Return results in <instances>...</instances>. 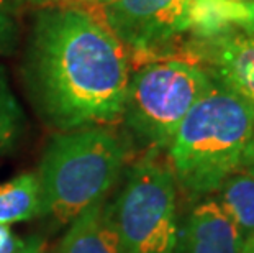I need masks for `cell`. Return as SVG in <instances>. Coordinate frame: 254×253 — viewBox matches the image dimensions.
<instances>
[{"instance_id": "obj_6", "label": "cell", "mask_w": 254, "mask_h": 253, "mask_svg": "<svg viewBox=\"0 0 254 253\" xmlns=\"http://www.w3.org/2000/svg\"><path fill=\"white\" fill-rule=\"evenodd\" d=\"M192 0H113L105 21L117 40L134 50H154L190 30Z\"/></svg>"}, {"instance_id": "obj_3", "label": "cell", "mask_w": 254, "mask_h": 253, "mask_svg": "<svg viewBox=\"0 0 254 253\" xmlns=\"http://www.w3.org/2000/svg\"><path fill=\"white\" fill-rule=\"evenodd\" d=\"M127 160L128 143L107 125L53 135L36 173L41 215L67 225L87 207L104 201L120 179Z\"/></svg>"}, {"instance_id": "obj_15", "label": "cell", "mask_w": 254, "mask_h": 253, "mask_svg": "<svg viewBox=\"0 0 254 253\" xmlns=\"http://www.w3.org/2000/svg\"><path fill=\"white\" fill-rule=\"evenodd\" d=\"M33 237H18L13 234L10 225H0V253H21L30 247Z\"/></svg>"}, {"instance_id": "obj_17", "label": "cell", "mask_w": 254, "mask_h": 253, "mask_svg": "<svg viewBox=\"0 0 254 253\" xmlns=\"http://www.w3.org/2000/svg\"><path fill=\"white\" fill-rule=\"evenodd\" d=\"M236 173H243V174L254 176V135L251 138L250 145H248L245 155H243L241 163H240V168H238Z\"/></svg>"}, {"instance_id": "obj_10", "label": "cell", "mask_w": 254, "mask_h": 253, "mask_svg": "<svg viewBox=\"0 0 254 253\" xmlns=\"http://www.w3.org/2000/svg\"><path fill=\"white\" fill-rule=\"evenodd\" d=\"M254 3L236 0H192L190 30L197 40L243 31L250 33Z\"/></svg>"}, {"instance_id": "obj_16", "label": "cell", "mask_w": 254, "mask_h": 253, "mask_svg": "<svg viewBox=\"0 0 254 253\" xmlns=\"http://www.w3.org/2000/svg\"><path fill=\"white\" fill-rule=\"evenodd\" d=\"M55 2L56 0H0V10L5 13H12L30 7H46Z\"/></svg>"}, {"instance_id": "obj_22", "label": "cell", "mask_w": 254, "mask_h": 253, "mask_svg": "<svg viewBox=\"0 0 254 253\" xmlns=\"http://www.w3.org/2000/svg\"><path fill=\"white\" fill-rule=\"evenodd\" d=\"M236 2H245V3H254V0H236Z\"/></svg>"}, {"instance_id": "obj_4", "label": "cell", "mask_w": 254, "mask_h": 253, "mask_svg": "<svg viewBox=\"0 0 254 253\" xmlns=\"http://www.w3.org/2000/svg\"><path fill=\"white\" fill-rule=\"evenodd\" d=\"M213 78L197 64L167 59L129 76L122 120L149 150H167L181 122L212 87Z\"/></svg>"}, {"instance_id": "obj_11", "label": "cell", "mask_w": 254, "mask_h": 253, "mask_svg": "<svg viewBox=\"0 0 254 253\" xmlns=\"http://www.w3.org/2000/svg\"><path fill=\"white\" fill-rule=\"evenodd\" d=\"M41 196L36 173H23L0 184V225L40 217Z\"/></svg>"}, {"instance_id": "obj_18", "label": "cell", "mask_w": 254, "mask_h": 253, "mask_svg": "<svg viewBox=\"0 0 254 253\" xmlns=\"http://www.w3.org/2000/svg\"><path fill=\"white\" fill-rule=\"evenodd\" d=\"M45 250H46L45 240H43L41 237L35 235V239H33V242L30 244V247H28V249H26L25 252H21V253H43Z\"/></svg>"}, {"instance_id": "obj_1", "label": "cell", "mask_w": 254, "mask_h": 253, "mask_svg": "<svg viewBox=\"0 0 254 253\" xmlns=\"http://www.w3.org/2000/svg\"><path fill=\"white\" fill-rule=\"evenodd\" d=\"M30 100L59 132L122 120L129 83L123 45L77 7H43L35 15L23 61Z\"/></svg>"}, {"instance_id": "obj_5", "label": "cell", "mask_w": 254, "mask_h": 253, "mask_svg": "<svg viewBox=\"0 0 254 253\" xmlns=\"http://www.w3.org/2000/svg\"><path fill=\"white\" fill-rule=\"evenodd\" d=\"M120 253H172L176 247L177 184L169 161L148 150L110 202Z\"/></svg>"}, {"instance_id": "obj_9", "label": "cell", "mask_w": 254, "mask_h": 253, "mask_svg": "<svg viewBox=\"0 0 254 253\" xmlns=\"http://www.w3.org/2000/svg\"><path fill=\"white\" fill-rule=\"evenodd\" d=\"M58 253H120L110 202H97L72 219Z\"/></svg>"}, {"instance_id": "obj_7", "label": "cell", "mask_w": 254, "mask_h": 253, "mask_svg": "<svg viewBox=\"0 0 254 253\" xmlns=\"http://www.w3.org/2000/svg\"><path fill=\"white\" fill-rule=\"evenodd\" d=\"M245 237L215 199L197 202L179 227L172 253H241Z\"/></svg>"}, {"instance_id": "obj_12", "label": "cell", "mask_w": 254, "mask_h": 253, "mask_svg": "<svg viewBox=\"0 0 254 253\" xmlns=\"http://www.w3.org/2000/svg\"><path fill=\"white\" fill-rule=\"evenodd\" d=\"M217 201L223 212L245 237L254 239V176L235 173L226 177L217 191Z\"/></svg>"}, {"instance_id": "obj_13", "label": "cell", "mask_w": 254, "mask_h": 253, "mask_svg": "<svg viewBox=\"0 0 254 253\" xmlns=\"http://www.w3.org/2000/svg\"><path fill=\"white\" fill-rule=\"evenodd\" d=\"M25 130V110L10 85L7 69L0 64V155L15 150Z\"/></svg>"}, {"instance_id": "obj_23", "label": "cell", "mask_w": 254, "mask_h": 253, "mask_svg": "<svg viewBox=\"0 0 254 253\" xmlns=\"http://www.w3.org/2000/svg\"><path fill=\"white\" fill-rule=\"evenodd\" d=\"M43 253H48V252H46V250H45V252H43Z\"/></svg>"}, {"instance_id": "obj_21", "label": "cell", "mask_w": 254, "mask_h": 253, "mask_svg": "<svg viewBox=\"0 0 254 253\" xmlns=\"http://www.w3.org/2000/svg\"><path fill=\"white\" fill-rule=\"evenodd\" d=\"M248 35H253L254 36V15H253V21H251V28H250V33Z\"/></svg>"}, {"instance_id": "obj_14", "label": "cell", "mask_w": 254, "mask_h": 253, "mask_svg": "<svg viewBox=\"0 0 254 253\" xmlns=\"http://www.w3.org/2000/svg\"><path fill=\"white\" fill-rule=\"evenodd\" d=\"M20 30L15 20L0 10V58L12 56L18 48Z\"/></svg>"}, {"instance_id": "obj_8", "label": "cell", "mask_w": 254, "mask_h": 253, "mask_svg": "<svg viewBox=\"0 0 254 253\" xmlns=\"http://www.w3.org/2000/svg\"><path fill=\"white\" fill-rule=\"evenodd\" d=\"M203 43L202 56L213 69L210 76L254 109V36L233 31Z\"/></svg>"}, {"instance_id": "obj_2", "label": "cell", "mask_w": 254, "mask_h": 253, "mask_svg": "<svg viewBox=\"0 0 254 253\" xmlns=\"http://www.w3.org/2000/svg\"><path fill=\"white\" fill-rule=\"evenodd\" d=\"M254 135V109L213 79L181 122L167 148L177 189L205 197L240 168Z\"/></svg>"}, {"instance_id": "obj_20", "label": "cell", "mask_w": 254, "mask_h": 253, "mask_svg": "<svg viewBox=\"0 0 254 253\" xmlns=\"http://www.w3.org/2000/svg\"><path fill=\"white\" fill-rule=\"evenodd\" d=\"M75 2H84V3H104V5H107V3L113 2V0H75Z\"/></svg>"}, {"instance_id": "obj_19", "label": "cell", "mask_w": 254, "mask_h": 253, "mask_svg": "<svg viewBox=\"0 0 254 253\" xmlns=\"http://www.w3.org/2000/svg\"><path fill=\"white\" fill-rule=\"evenodd\" d=\"M241 253H254V239L250 240V242H246V245H245V249H243Z\"/></svg>"}]
</instances>
